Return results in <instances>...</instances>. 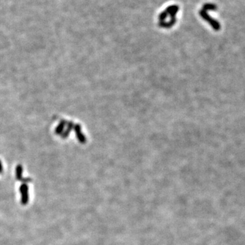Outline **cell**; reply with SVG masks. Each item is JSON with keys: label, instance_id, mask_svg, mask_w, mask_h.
<instances>
[{"label": "cell", "instance_id": "obj_1", "mask_svg": "<svg viewBox=\"0 0 245 245\" xmlns=\"http://www.w3.org/2000/svg\"><path fill=\"white\" fill-rule=\"evenodd\" d=\"M199 15H200L201 17L204 19V21L208 22L211 27H213V29L215 31H219L221 29V25L219 22L216 21L215 19H214L213 18L211 17V16L208 15L207 11H205L204 10H199Z\"/></svg>", "mask_w": 245, "mask_h": 245}, {"label": "cell", "instance_id": "obj_11", "mask_svg": "<svg viewBox=\"0 0 245 245\" xmlns=\"http://www.w3.org/2000/svg\"><path fill=\"white\" fill-rule=\"evenodd\" d=\"M2 171H3V166H2L1 161H0V173H2Z\"/></svg>", "mask_w": 245, "mask_h": 245}, {"label": "cell", "instance_id": "obj_7", "mask_svg": "<svg viewBox=\"0 0 245 245\" xmlns=\"http://www.w3.org/2000/svg\"><path fill=\"white\" fill-rule=\"evenodd\" d=\"M216 9H217V6H216L215 4H210V3H207V4H204L203 8H202V10H204L205 11L216 10Z\"/></svg>", "mask_w": 245, "mask_h": 245}, {"label": "cell", "instance_id": "obj_3", "mask_svg": "<svg viewBox=\"0 0 245 245\" xmlns=\"http://www.w3.org/2000/svg\"><path fill=\"white\" fill-rule=\"evenodd\" d=\"M165 10L167 12L168 15H170L171 19H175L176 14L179 10V6L178 5H172L166 8Z\"/></svg>", "mask_w": 245, "mask_h": 245}, {"label": "cell", "instance_id": "obj_9", "mask_svg": "<svg viewBox=\"0 0 245 245\" xmlns=\"http://www.w3.org/2000/svg\"><path fill=\"white\" fill-rule=\"evenodd\" d=\"M73 128H74V123H73L72 122H70L68 123V125H67V130L65 131V133L63 134V138L67 137V136H68L69 134H70V132L71 131V130L73 129Z\"/></svg>", "mask_w": 245, "mask_h": 245}, {"label": "cell", "instance_id": "obj_5", "mask_svg": "<svg viewBox=\"0 0 245 245\" xmlns=\"http://www.w3.org/2000/svg\"><path fill=\"white\" fill-rule=\"evenodd\" d=\"M176 22V19H171L170 21L165 22V21H159L158 25L162 28H166V29H169L174 25Z\"/></svg>", "mask_w": 245, "mask_h": 245}, {"label": "cell", "instance_id": "obj_4", "mask_svg": "<svg viewBox=\"0 0 245 245\" xmlns=\"http://www.w3.org/2000/svg\"><path fill=\"white\" fill-rule=\"evenodd\" d=\"M74 130L76 132V134H77V137L78 140H79V142L82 144H84L86 142V138L84 137L83 134L82 133L81 131V128L79 124H77V125H75L74 126Z\"/></svg>", "mask_w": 245, "mask_h": 245}, {"label": "cell", "instance_id": "obj_8", "mask_svg": "<svg viewBox=\"0 0 245 245\" xmlns=\"http://www.w3.org/2000/svg\"><path fill=\"white\" fill-rule=\"evenodd\" d=\"M66 124V122L65 121H62L60 123V125H58L57 128H56V133H57V134H61V132L63 131Z\"/></svg>", "mask_w": 245, "mask_h": 245}, {"label": "cell", "instance_id": "obj_6", "mask_svg": "<svg viewBox=\"0 0 245 245\" xmlns=\"http://www.w3.org/2000/svg\"><path fill=\"white\" fill-rule=\"evenodd\" d=\"M16 178L18 181H23L22 178V167L21 165H17L16 168Z\"/></svg>", "mask_w": 245, "mask_h": 245}, {"label": "cell", "instance_id": "obj_10", "mask_svg": "<svg viewBox=\"0 0 245 245\" xmlns=\"http://www.w3.org/2000/svg\"><path fill=\"white\" fill-rule=\"evenodd\" d=\"M168 16V14L167 13L165 10L163 11L162 13H160V15H159V21H165V20Z\"/></svg>", "mask_w": 245, "mask_h": 245}, {"label": "cell", "instance_id": "obj_2", "mask_svg": "<svg viewBox=\"0 0 245 245\" xmlns=\"http://www.w3.org/2000/svg\"><path fill=\"white\" fill-rule=\"evenodd\" d=\"M19 190H20V193L21 194V204L27 205L29 202V187H28V185L23 182L21 185Z\"/></svg>", "mask_w": 245, "mask_h": 245}]
</instances>
